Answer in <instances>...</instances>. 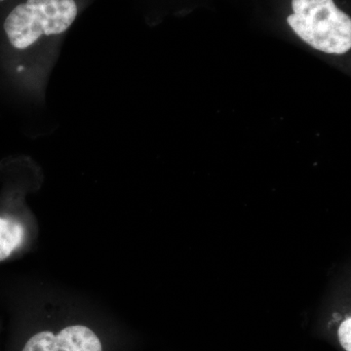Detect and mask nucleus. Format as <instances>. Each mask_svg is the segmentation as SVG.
Instances as JSON below:
<instances>
[{"label": "nucleus", "mask_w": 351, "mask_h": 351, "mask_svg": "<svg viewBox=\"0 0 351 351\" xmlns=\"http://www.w3.org/2000/svg\"><path fill=\"white\" fill-rule=\"evenodd\" d=\"M5 1V0H0V2Z\"/></svg>", "instance_id": "nucleus-4"}, {"label": "nucleus", "mask_w": 351, "mask_h": 351, "mask_svg": "<svg viewBox=\"0 0 351 351\" xmlns=\"http://www.w3.org/2000/svg\"><path fill=\"white\" fill-rule=\"evenodd\" d=\"M21 351H103V343L89 327L69 325L58 332L32 335Z\"/></svg>", "instance_id": "nucleus-3"}, {"label": "nucleus", "mask_w": 351, "mask_h": 351, "mask_svg": "<svg viewBox=\"0 0 351 351\" xmlns=\"http://www.w3.org/2000/svg\"><path fill=\"white\" fill-rule=\"evenodd\" d=\"M77 12L75 0H27L8 14L3 29L14 48L25 50L43 36L68 31Z\"/></svg>", "instance_id": "nucleus-2"}, {"label": "nucleus", "mask_w": 351, "mask_h": 351, "mask_svg": "<svg viewBox=\"0 0 351 351\" xmlns=\"http://www.w3.org/2000/svg\"><path fill=\"white\" fill-rule=\"evenodd\" d=\"M292 7L288 24L304 43L328 54L350 50V17L332 0H293Z\"/></svg>", "instance_id": "nucleus-1"}]
</instances>
